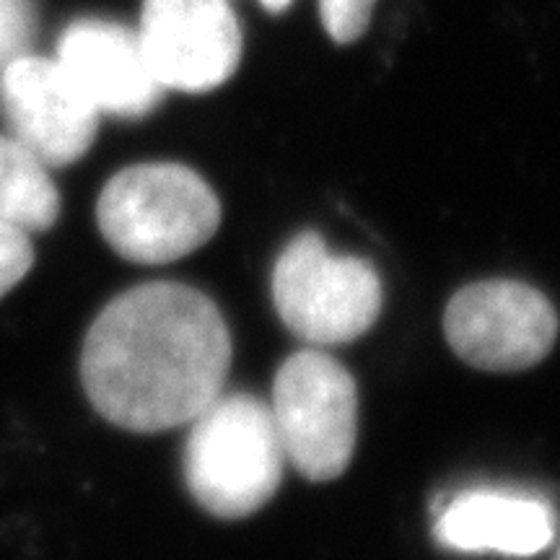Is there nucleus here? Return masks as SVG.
Instances as JSON below:
<instances>
[{"mask_svg": "<svg viewBox=\"0 0 560 560\" xmlns=\"http://www.w3.org/2000/svg\"><path fill=\"white\" fill-rule=\"evenodd\" d=\"M231 335L219 306L182 283L120 293L89 327L81 380L96 412L125 431L190 423L223 392Z\"/></svg>", "mask_w": 560, "mask_h": 560, "instance_id": "1", "label": "nucleus"}, {"mask_svg": "<svg viewBox=\"0 0 560 560\" xmlns=\"http://www.w3.org/2000/svg\"><path fill=\"white\" fill-rule=\"evenodd\" d=\"M190 423L185 482L192 499L219 520L260 511L276 495L285 462L270 405L247 392H221Z\"/></svg>", "mask_w": 560, "mask_h": 560, "instance_id": "2", "label": "nucleus"}, {"mask_svg": "<svg viewBox=\"0 0 560 560\" xmlns=\"http://www.w3.org/2000/svg\"><path fill=\"white\" fill-rule=\"evenodd\" d=\"M96 221L109 247L125 260L166 265L215 234L221 202L190 166L136 164L104 185Z\"/></svg>", "mask_w": 560, "mask_h": 560, "instance_id": "3", "label": "nucleus"}, {"mask_svg": "<svg viewBox=\"0 0 560 560\" xmlns=\"http://www.w3.org/2000/svg\"><path fill=\"white\" fill-rule=\"evenodd\" d=\"M272 304L301 340L342 346L380 317L382 280L369 260L330 255L317 231H301L276 260Z\"/></svg>", "mask_w": 560, "mask_h": 560, "instance_id": "4", "label": "nucleus"}, {"mask_svg": "<svg viewBox=\"0 0 560 560\" xmlns=\"http://www.w3.org/2000/svg\"><path fill=\"white\" fill-rule=\"evenodd\" d=\"M272 423L285 459L306 480L327 482L348 470L359 431V395L350 371L319 350H301L278 369Z\"/></svg>", "mask_w": 560, "mask_h": 560, "instance_id": "5", "label": "nucleus"}, {"mask_svg": "<svg viewBox=\"0 0 560 560\" xmlns=\"http://www.w3.org/2000/svg\"><path fill=\"white\" fill-rule=\"evenodd\" d=\"M444 332L454 353L482 371L540 363L558 338V314L542 291L520 280H482L457 291Z\"/></svg>", "mask_w": 560, "mask_h": 560, "instance_id": "6", "label": "nucleus"}, {"mask_svg": "<svg viewBox=\"0 0 560 560\" xmlns=\"http://www.w3.org/2000/svg\"><path fill=\"white\" fill-rule=\"evenodd\" d=\"M138 37L161 86L187 94L219 89L242 60L229 0H143Z\"/></svg>", "mask_w": 560, "mask_h": 560, "instance_id": "7", "label": "nucleus"}, {"mask_svg": "<svg viewBox=\"0 0 560 560\" xmlns=\"http://www.w3.org/2000/svg\"><path fill=\"white\" fill-rule=\"evenodd\" d=\"M0 115L9 136L47 166H70L86 156L100 130V112L58 60L37 55H21L0 70Z\"/></svg>", "mask_w": 560, "mask_h": 560, "instance_id": "8", "label": "nucleus"}, {"mask_svg": "<svg viewBox=\"0 0 560 560\" xmlns=\"http://www.w3.org/2000/svg\"><path fill=\"white\" fill-rule=\"evenodd\" d=\"M55 60L100 115L136 120L156 109L164 94L138 32L115 21H73L62 32Z\"/></svg>", "mask_w": 560, "mask_h": 560, "instance_id": "9", "label": "nucleus"}, {"mask_svg": "<svg viewBox=\"0 0 560 560\" xmlns=\"http://www.w3.org/2000/svg\"><path fill=\"white\" fill-rule=\"evenodd\" d=\"M433 537L454 552L529 558L550 548L556 509L542 495L514 488H470L439 511Z\"/></svg>", "mask_w": 560, "mask_h": 560, "instance_id": "10", "label": "nucleus"}, {"mask_svg": "<svg viewBox=\"0 0 560 560\" xmlns=\"http://www.w3.org/2000/svg\"><path fill=\"white\" fill-rule=\"evenodd\" d=\"M50 166L0 132V219L24 231H47L60 215V195Z\"/></svg>", "mask_w": 560, "mask_h": 560, "instance_id": "11", "label": "nucleus"}, {"mask_svg": "<svg viewBox=\"0 0 560 560\" xmlns=\"http://www.w3.org/2000/svg\"><path fill=\"white\" fill-rule=\"evenodd\" d=\"M34 11L30 0H0V70L30 50Z\"/></svg>", "mask_w": 560, "mask_h": 560, "instance_id": "12", "label": "nucleus"}, {"mask_svg": "<svg viewBox=\"0 0 560 560\" xmlns=\"http://www.w3.org/2000/svg\"><path fill=\"white\" fill-rule=\"evenodd\" d=\"M34 265L30 231L0 219V299L26 278Z\"/></svg>", "mask_w": 560, "mask_h": 560, "instance_id": "13", "label": "nucleus"}, {"mask_svg": "<svg viewBox=\"0 0 560 560\" xmlns=\"http://www.w3.org/2000/svg\"><path fill=\"white\" fill-rule=\"evenodd\" d=\"M374 0H319L322 24L340 45L355 42L366 32Z\"/></svg>", "mask_w": 560, "mask_h": 560, "instance_id": "14", "label": "nucleus"}, {"mask_svg": "<svg viewBox=\"0 0 560 560\" xmlns=\"http://www.w3.org/2000/svg\"><path fill=\"white\" fill-rule=\"evenodd\" d=\"M291 3V0H262V5H265V9H268V11H283L285 9V5H289Z\"/></svg>", "mask_w": 560, "mask_h": 560, "instance_id": "15", "label": "nucleus"}, {"mask_svg": "<svg viewBox=\"0 0 560 560\" xmlns=\"http://www.w3.org/2000/svg\"><path fill=\"white\" fill-rule=\"evenodd\" d=\"M552 560H560V550H558V556H556V558H552Z\"/></svg>", "mask_w": 560, "mask_h": 560, "instance_id": "16", "label": "nucleus"}]
</instances>
